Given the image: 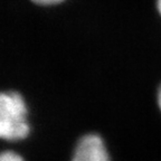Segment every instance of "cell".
I'll return each instance as SVG.
<instances>
[{
  "mask_svg": "<svg viewBox=\"0 0 161 161\" xmlns=\"http://www.w3.org/2000/svg\"><path fill=\"white\" fill-rule=\"evenodd\" d=\"M72 161H111L104 141L97 134H86L78 141Z\"/></svg>",
  "mask_w": 161,
  "mask_h": 161,
  "instance_id": "2",
  "label": "cell"
},
{
  "mask_svg": "<svg viewBox=\"0 0 161 161\" xmlns=\"http://www.w3.org/2000/svg\"><path fill=\"white\" fill-rule=\"evenodd\" d=\"M157 103H158V106L161 111V84L158 87V91H157Z\"/></svg>",
  "mask_w": 161,
  "mask_h": 161,
  "instance_id": "6",
  "label": "cell"
},
{
  "mask_svg": "<svg viewBox=\"0 0 161 161\" xmlns=\"http://www.w3.org/2000/svg\"><path fill=\"white\" fill-rule=\"evenodd\" d=\"M154 10L161 18V0H154Z\"/></svg>",
  "mask_w": 161,
  "mask_h": 161,
  "instance_id": "5",
  "label": "cell"
},
{
  "mask_svg": "<svg viewBox=\"0 0 161 161\" xmlns=\"http://www.w3.org/2000/svg\"><path fill=\"white\" fill-rule=\"evenodd\" d=\"M68 0H30V3H34L37 7L42 8H55L64 5Z\"/></svg>",
  "mask_w": 161,
  "mask_h": 161,
  "instance_id": "3",
  "label": "cell"
},
{
  "mask_svg": "<svg viewBox=\"0 0 161 161\" xmlns=\"http://www.w3.org/2000/svg\"><path fill=\"white\" fill-rule=\"evenodd\" d=\"M29 130L28 106L23 94L15 90L0 91V139L23 140Z\"/></svg>",
  "mask_w": 161,
  "mask_h": 161,
  "instance_id": "1",
  "label": "cell"
},
{
  "mask_svg": "<svg viewBox=\"0 0 161 161\" xmlns=\"http://www.w3.org/2000/svg\"><path fill=\"white\" fill-rule=\"evenodd\" d=\"M0 161H25L23 157L14 151H3L0 153Z\"/></svg>",
  "mask_w": 161,
  "mask_h": 161,
  "instance_id": "4",
  "label": "cell"
}]
</instances>
